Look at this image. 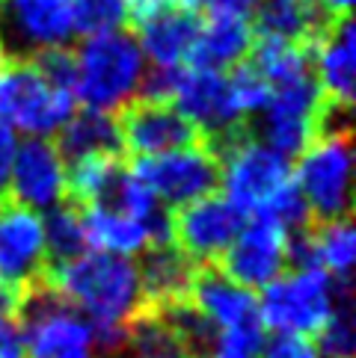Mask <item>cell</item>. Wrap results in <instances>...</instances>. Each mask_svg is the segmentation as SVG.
Listing matches in <instances>:
<instances>
[{
  "label": "cell",
  "mask_w": 356,
  "mask_h": 358,
  "mask_svg": "<svg viewBox=\"0 0 356 358\" xmlns=\"http://www.w3.org/2000/svg\"><path fill=\"white\" fill-rule=\"evenodd\" d=\"M350 169L353 134L350 127L321 131L297 163V187L309 204L312 222L350 220Z\"/></svg>",
  "instance_id": "3957f363"
},
{
  "label": "cell",
  "mask_w": 356,
  "mask_h": 358,
  "mask_svg": "<svg viewBox=\"0 0 356 358\" xmlns=\"http://www.w3.org/2000/svg\"><path fill=\"white\" fill-rule=\"evenodd\" d=\"M0 358H27L24 326L15 311H0Z\"/></svg>",
  "instance_id": "f546056e"
},
{
  "label": "cell",
  "mask_w": 356,
  "mask_h": 358,
  "mask_svg": "<svg viewBox=\"0 0 356 358\" xmlns=\"http://www.w3.org/2000/svg\"><path fill=\"white\" fill-rule=\"evenodd\" d=\"M214 155L220 160V193L247 216L294 178L288 157L267 148L261 139L252 136L249 127L223 143Z\"/></svg>",
  "instance_id": "5b68a950"
},
{
  "label": "cell",
  "mask_w": 356,
  "mask_h": 358,
  "mask_svg": "<svg viewBox=\"0 0 356 358\" xmlns=\"http://www.w3.org/2000/svg\"><path fill=\"white\" fill-rule=\"evenodd\" d=\"M214 266L247 290L267 287L288 266V231L267 216L249 213L244 228L214 261Z\"/></svg>",
  "instance_id": "7c38bea8"
},
{
  "label": "cell",
  "mask_w": 356,
  "mask_h": 358,
  "mask_svg": "<svg viewBox=\"0 0 356 358\" xmlns=\"http://www.w3.org/2000/svg\"><path fill=\"white\" fill-rule=\"evenodd\" d=\"M309 237L315 246L317 266L333 278V281H348L353 261H356V234L350 220H336V222H312Z\"/></svg>",
  "instance_id": "d4e9b609"
},
{
  "label": "cell",
  "mask_w": 356,
  "mask_h": 358,
  "mask_svg": "<svg viewBox=\"0 0 356 358\" xmlns=\"http://www.w3.org/2000/svg\"><path fill=\"white\" fill-rule=\"evenodd\" d=\"M199 6H205L208 18H247L259 0H199Z\"/></svg>",
  "instance_id": "d6a6232c"
},
{
  "label": "cell",
  "mask_w": 356,
  "mask_h": 358,
  "mask_svg": "<svg viewBox=\"0 0 356 358\" xmlns=\"http://www.w3.org/2000/svg\"><path fill=\"white\" fill-rule=\"evenodd\" d=\"M54 145L60 151L62 163H74L81 157H98V155L122 157V136H119L116 116L104 110H89V107L81 113H71L69 122L57 131Z\"/></svg>",
  "instance_id": "44dd1931"
},
{
  "label": "cell",
  "mask_w": 356,
  "mask_h": 358,
  "mask_svg": "<svg viewBox=\"0 0 356 358\" xmlns=\"http://www.w3.org/2000/svg\"><path fill=\"white\" fill-rule=\"evenodd\" d=\"M146 54L137 36L128 30H113L101 36H89L78 50V92L89 110H119L131 101L143 78Z\"/></svg>",
  "instance_id": "7a4b0ae2"
},
{
  "label": "cell",
  "mask_w": 356,
  "mask_h": 358,
  "mask_svg": "<svg viewBox=\"0 0 356 358\" xmlns=\"http://www.w3.org/2000/svg\"><path fill=\"white\" fill-rule=\"evenodd\" d=\"M252 36H267V39L315 48V42L324 36L327 24L333 21L324 15V9L315 0H264L252 9Z\"/></svg>",
  "instance_id": "ffe728a7"
},
{
  "label": "cell",
  "mask_w": 356,
  "mask_h": 358,
  "mask_svg": "<svg viewBox=\"0 0 356 358\" xmlns=\"http://www.w3.org/2000/svg\"><path fill=\"white\" fill-rule=\"evenodd\" d=\"M101 358H119V355H101Z\"/></svg>",
  "instance_id": "74e56055"
},
{
  "label": "cell",
  "mask_w": 356,
  "mask_h": 358,
  "mask_svg": "<svg viewBox=\"0 0 356 358\" xmlns=\"http://www.w3.org/2000/svg\"><path fill=\"white\" fill-rule=\"evenodd\" d=\"M74 113V95L50 86L27 57L0 66V116L33 136H50Z\"/></svg>",
  "instance_id": "277c9868"
},
{
  "label": "cell",
  "mask_w": 356,
  "mask_h": 358,
  "mask_svg": "<svg viewBox=\"0 0 356 358\" xmlns=\"http://www.w3.org/2000/svg\"><path fill=\"white\" fill-rule=\"evenodd\" d=\"M259 311L264 329L315 338L333 314V278L324 270H291L264 287Z\"/></svg>",
  "instance_id": "8992f818"
},
{
  "label": "cell",
  "mask_w": 356,
  "mask_h": 358,
  "mask_svg": "<svg viewBox=\"0 0 356 358\" xmlns=\"http://www.w3.org/2000/svg\"><path fill=\"white\" fill-rule=\"evenodd\" d=\"M259 358H321V352H317L315 341L306 335L276 331V335H271L261 343Z\"/></svg>",
  "instance_id": "f1b7e54d"
},
{
  "label": "cell",
  "mask_w": 356,
  "mask_h": 358,
  "mask_svg": "<svg viewBox=\"0 0 356 358\" xmlns=\"http://www.w3.org/2000/svg\"><path fill=\"white\" fill-rule=\"evenodd\" d=\"M131 172L170 208H182L220 189V160L208 145L167 151L155 157H131Z\"/></svg>",
  "instance_id": "ba28073f"
},
{
  "label": "cell",
  "mask_w": 356,
  "mask_h": 358,
  "mask_svg": "<svg viewBox=\"0 0 356 358\" xmlns=\"http://www.w3.org/2000/svg\"><path fill=\"white\" fill-rule=\"evenodd\" d=\"M15 131L0 116V204L9 201V178H12V160H15Z\"/></svg>",
  "instance_id": "4dcf8cb0"
},
{
  "label": "cell",
  "mask_w": 356,
  "mask_h": 358,
  "mask_svg": "<svg viewBox=\"0 0 356 358\" xmlns=\"http://www.w3.org/2000/svg\"><path fill=\"white\" fill-rule=\"evenodd\" d=\"M6 62V50H4V39H0V66Z\"/></svg>",
  "instance_id": "8d00e7d4"
},
{
  "label": "cell",
  "mask_w": 356,
  "mask_h": 358,
  "mask_svg": "<svg viewBox=\"0 0 356 358\" xmlns=\"http://www.w3.org/2000/svg\"><path fill=\"white\" fill-rule=\"evenodd\" d=\"M83 228L89 237V246H98L101 252L110 255H137L151 243V231L143 220L101 208H81Z\"/></svg>",
  "instance_id": "7402d4cb"
},
{
  "label": "cell",
  "mask_w": 356,
  "mask_h": 358,
  "mask_svg": "<svg viewBox=\"0 0 356 358\" xmlns=\"http://www.w3.org/2000/svg\"><path fill=\"white\" fill-rule=\"evenodd\" d=\"M172 104L199 127L211 151H217L232 136L244 134L249 119L240 113L226 71H190L184 69Z\"/></svg>",
  "instance_id": "30bf717a"
},
{
  "label": "cell",
  "mask_w": 356,
  "mask_h": 358,
  "mask_svg": "<svg viewBox=\"0 0 356 358\" xmlns=\"http://www.w3.org/2000/svg\"><path fill=\"white\" fill-rule=\"evenodd\" d=\"M128 24V0H74V33L101 36Z\"/></svg>",
  "instance_id": "484cf974"
},
{
  "label": "cell",
  "mask_w": 356,
  "mask_h": 358,
  "mask_svg": "<svg viewBox=\"0 0 356 358\" xmlns=\"http://www.w3.org/2000/svg\"><path fill=\"white\" fill-rule=\"evenodd\" d=\"M42 231H45L48 270L66 266V264L83 258V255L89 252V237H86V228H83L81 208L66 201V199L48 210V220L42 222Z\"/></svg>",
  "instance_id": "cb8c5ba5"
},
{
  "label": "cell",
  "mask_w": 356,
  "mask_h": 358,
  "mask_svg": "<svg viewBox=\"0 0 356 358\" xmlns=\"http://www.w3.org/2000/svg\"><path fill=\"white\" fill-rule=\"evenodd\" d=\"M48 278L42 216L15 201L0 204V287L21 296Z\"/></svg>",
  "instance_id": "9c48e42d"
},
{
  "label": "cell",
  "mask_w": 356,
  "mask_h": 358,
  "mask_svg": "<svg viewBox=\"0 0 356 358\" xmlns=\"http://www.w3.org/2000/svg\"><path fill=\"white\" fill-rule=\"evenodd\" d=\"M199 24V9L163 6L134 24V33L143 54H149L155 66H184V57L196 39Z\"/></svg>",
  "instance_id": "ac0fdd59"
},
{
  "label": "cell",
  "mask_w": 356,
  "mask_h": 358,
  "mask_svg": "<svg viewBox=\"0 0 356 358\" xmlns=\"http://www.w3.org/2000/svg\"><path fill=\"white\" fill-rule=\"evenodd\" d=\"M247 62L271 83V89H276L282 83H291L297 78L312 74L315 57H312V48L267 39V36H252V48L247 54Z\"/></svg>",
  "instance_id": "603a6c76"
},
{
  "label": "cell",
  "mask_w": 356,
  "mask_h": 358,
  "mask_svg": "<svg viewBox=\"0 0 356 358\" xmlns=\"http://www.w3.org/2000/svg\"><path fill=\"white\" fill-rule=\"evenodd\" d=\"M252 48V27L247 18H208L184 57L190 71H226L244 62Z\"/></svg>",
  "instance_id": "d6986e66"
},
{
  "label": "cell",
  "mask_w": 356,
  "mask_h": 358,
  "mask_svg": "<svg viewBox=\"0 0 356 358\" xmlns=\"http://www.w3.org/2000/svg\"><path fill=\"white\" fill-rule=\"evenodd\" d=\"M315 3L324 9V15H329V18H341V15H350L353 0H315Z\"/></svg>",
  "instance_id": "836d02e7"
},
{
  "label": "cell",
  "mask_w": 356,
  "mask_h": 358,
  "mask_svg": "<svg viewBox=\"0 0 356 358\" xmlns=\"http://www.w3.org/2000/svg\"><path fill=\"white\" fill-rule=\"evenodd\" d=\"M50 281L89 320L128 323L139 308L137 264L125 255L86 252L83 258L50 270Z\"/></svg>",
  "instance_id": "6da1fadb"
},
{
  "label": "cell",
  "mask_w": 356,
  "mask_h": 358,
  "mask_svg": "<svg viewBox=\"0 0 356 358\" xmlns=\"http://www.w3.org/2000/svg\"><path fill=\"white\" fill-rule=\"evenodd\" d=\"M247 213L220 189L170 210V240L193 264H214L244 228Z\"/></svg>",
  "instance_id": "52a82bcc"
},
{
  "label": "cell",
  "mask_w": 356,
  "mask_h": 358,
  "mask_svg": "<svg viewBox=\"0 0 356 358\" xmlns=\"http://www.w3.org/2000/svg\"><path fill=\"white\" fill-rule=\"evenodd\" d=\"M190 299H193V305L211 320L214 326L223 329L220 335L264 338L259 299L252 296V290L228 281L214 264L196 266Z\"/></svg>",
  "instance_id": "9a60e30c"
},
{
  "label": "cell",
  "mask_w": 356,
  "mask_h": 358,
  "mask_svg": "<svg viewBox=\"0 0 356 358\" xmlns=\"http://www.w3.org/2000/svg\"><path fill=\"white\" fill-rule=\"evenodd\" d=\"M264 338L249 335H220V343L208 358H256Z\"/></svg>",
  "instance_id": "1f68e13d"
},
{
  "label": "cell",
  "mask_w": 356,
  "mask_h": 358,
  "mask_svg": "<svg viewBox=\"0 0 356 358\" xmlns=\"http://www.w3.org/2000/svg\"><path fill=\"white\" fill-rule=\"evenodd\" d=\"M315 78L321 86L324 101L336 107L353 110V80H356V42H353V18L341 15L327 24L324 36L312 48Z\"/></svg>",
  "instance_id": "e0dca14e"
},
{
  "label": "cell",
  "mask_w": 356,
  "mask_h": 358,
  "mask_svg": "<svg viewBox=\"0 0 356 358\" xmlns=\"http://www.w3.org/2000/svg\"><path fill=\"white\" fill-rule=\"evenodd\" d=\"M42 78L60 89V92L74 95L78 92V50L69 45H54V48H42L36 54L27 57Z\"/></svg>",
  "instance_id": "4316f807"
},
{
  "label": "cell",
  "mask_w": 356,
  "mask_h": 358,
  "mask_svg": "<svg viewBox=\"0 0 356 358\" xmlns=\"http://www.w3.org/2000/svg\"><path fill=\"white\" fill-rule=\"evenodd\" d=\"M113 116H116L119 124L122 148L131 157H155V155H167V151L205 145L199 127L175 104L134 98L125 101Z\"/></svg>",
  "instance_id": "8fae6325"
},
{
  "label": "cell",
  "mask_w": 356,
  "mask_h": 358,
  "mask_svg": "<svg viewBox=\"0 0 356 358\" xmlns=\"http://www.w3.org/2000/svg\"><path fill=\"white\" fill-rule=\"evenodd\" d=\"M228 71L232 74H226V78H228V86H232V95L238 101L240 113H244V116L261 113L267 107V101H271V83H267L247 59L232 66Z\"/></svg>",
  "instance_id": "83f0119b"
},
{
  "label": "cell",
  "mask_w": 356,
  "mask_h": 358,
  "mask_svg": "<svg viewBox=\"0 0 356 358\" xmlns=\"http://www.w3.org/2000/svg\"><path fill=\"white\" fill-rule=\"evenodd\" d=\"M170 6H182V9H199V0H167Z\"/></svg>",
  "instance_id": "e575fe53"
},
{
  "label": "cell",
  "mask_w": 356,
  "mask_h": 358,
  "mask_svg": "<svg viewBox=\"0 0 356 358\" xmlns=\"http://www.w3.org/2000/svg\"><path fill=\"white\" fill-rule=\"evenodd\" d=\"M196 266L172 240L149 243L137 264L139 278V305L143 308H167L175 302H187L193 290Z\"/></svg>",
  "instance_id": "2e32d148"
},
{
  "label": "cell",
  "mask_w": 356,
  "mask_h": 358,
  "mask_svg": "<svg viewBox=\"0 0 356 358\" xmlns=\"http://www.w3.org/2000/svg\"><path fill=\"white\" fill-rule=\"evenodd\" d=\"M66 199V163H62L54 139L30 136L15 148L9 178V201L30 210H50Z\"/></svg>",
  "instance_id": "5bb4252c"
},
{
  "label": "cell",
  "mask_w": 356,
  "mask_h": 358,
  "mask_svg": "<svg viewBox=\"0 0 356 358\" xmlns=\"http://www.w3.org/2000/svg\"><path fill=\"white\" fill-rule=\"evenodd\" d=\"M74 36V0H0L6 57H30Z\"/></svg>",
  "instance_id": "4fadbf2b"
},
{
  "label": "cell",
  "mask_w": 356,
  "mask_h": 358,
  "mask_svg": "<svg viewBox=\"0 0 356 358\" xmlns=\"http://www.w3.org/2000/svg\"><path fill=\"white\" fill-rule=\"evenodd\" d=\"M149 358H184V355H178V352H167V355H149Z\"/></svg>",
  "instance_id": "d590c367"
}]
</instances>
